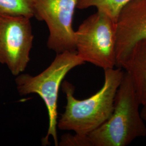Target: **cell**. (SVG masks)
<instances>
[{
  "label": "cell",
  "instance_id": "obj_8",
  "mask_svg": "<svg viewBox=\"0 0 146 146\" xmlns=\"http://www.w3.org/2000/svg\"><path fill=\"white\" fill-rule=\"evenodd\" d=\"M129 74L142 106L146 105V38L135 43L121 64Z\"/></svg>",
  "mask_w": 146,
  "mask_h": 146
},
{
  "label": "cell",
  "instance_id": "obj_4",
  "mask_svg": "<svg viewBox=\"0 0 146 146\" xmlns=\"http://www.w3.org/2000/svg\"><path fill=\"white\" fill-rule=\"evenodd\" d=\"M76 52L84 62L104 70L116 66V27L115 22L97 11L75 31Z\"/></svg>",
  "mask_w": 146,
  "mask_h": 146
},
{
  "label": "cell",
  "instance_id": "obj_12",
  "mask_svg": "<svg viewBox=\"0 0 146 146\" xmlns=\"http://www.w3.org/2000/svg\"><path fill=\"white\" fill-rule=\"evenodd\" d=\"M141 114L143 120H144L146 123V105L142 106V108L141 111Z\"/></svg>",
  "mask_w": 146,
  "mask_h": 146
},
{
  "label": "cell",
  "instance_id": "obj_9",
  "mask_svg": "<svg viewBox=\"0 0 146 146\" xmlns=\"http://www.w3.org/2000/svg\"><path fill=\"white\" fill-rule=\"evenodd\" d=\"M132 0H78L76 8L83 10L94 7L115 22L122 8Z\"/></svg>",
  "mask_w": 146,
  "mask_h": 146
},
{
  "label": "cell",
  "instance_id": "obj_6",
  "mask_svg": "<svg viewBox=\"0 0 146 146\" xmlns=\"http://www.w3.org/2000/svg\"><path fill=\"white\" fill-rule=\"evenodd\" d=\"M78 0H35V17L49 31L47 46L57 54L76 51L73 16Z\"/></svg>",
  "mask_w": 146,
  "mask_h": 146
},
{
  "label": "cell",
  "instance_id": "obj_3",
  "mask_svg": "<svg viewBox=\"0 0 146 146\" xmlns=\"http://www.w3.org/2000/svg\"><path fill=\"white\" fill-rule=\"evenodd\" d=\"M84 61L75 52L67 51L57 54L50 65L36 76L20 74L15 79L17 89L21 95L38 94L46 106L49 126L43 141L47 144L52 136L55 145L58 146L57 135L58 100V92L63 80L67 73L77 66L84 64Z\"/></svg>",
  "mask_w": 146,
  "mask_h": 146
},
{
  "label": "cell",
  "instance_id": "obj_7",
  "mask_svg": "<svg viewBox=\"0 0 146 146\" xmlns=\"http://www.w3.org/2000/svg\"><path fill=\"white\" fill-rule=\"evenodd\" d=\"M116 67L120 68L137 42L146 38V0H132L116 21Z\"/></svg>",
  "mask_w": 146,
  "mask_h": 146
},
{
  "label": "cell",
  "instance_id": "obj_2",
  "mask_svg": "<svg viewBox=\"0 0 146 146\" xmlns=\"http://www.w3.org/2000/svg\"><path fill=\"white\" fill-rule=\"evenodd\" d=\"M140 105L131 77L125 72L110 116L87 135L90 146H128L136 139L146 136Z\"/></svg>",
  "mask_w": 146,
  "mask_h": 146
},
{
  "label": "cell",
  "instance_id": "obj_11",
  "mask_svg": "<svg viewBox=\"0 0 146 146\" xmlns=\"http://www.w3.org/2000/svg\"><path fill=\"white\" fill-rule=\"evenodd\" d=\"M58 146H90L87 136H81L75 134L63 136Z\"/></svg>",
  "mask_w": 146,
  "mask_h": 146
},
{
  "label": "cell",
  "instance_id": "obj_1",
  "mask_svg": "<svg viewBox=\"0 0 146 146\" xmlns=\"http://www.w3.org/2000/svg\"><path fill=\"white\" fill-rule=\"evenodd\" d=\"M121 68L104 70V86L96 94L84 100L74 96L72 84L64 81L63 91L66 94L65 111L58 120L60 130L72 131L75 134L87 136L109 119L114 109L115 95L123 78Z\"/></svg>",
  "mask_w": 146,
  "mask_h": 146
},
{
  "label": "cell",
  "instance_id": "obj_5",
  "mask_svg": "<svg viewBox=\"0 0 146 146\" xmlns=\"http://www.w3.org/2000/svg\"><path fill=\"white\" fill-rule=\"evenodd\" d=\"M29 18L0 13V63L17 76L30 61L34 36Z\"/></svg>",
  "mask_w": 146,
  "mask_h": 146
},
{
  "label": "cell",
  "instance_id": "obj_10",
  "mask_svg": "<svg viewBox=\"0 0 146 146\" xmlns=\"http://www.w3.org/2000/svg\"><path fill=\"white\" fill-rule=\"evenodd\" d=\"M35 0H0V13L31 19L35 16Z\"/></svg>",
  "mask_w": 146,
  "mask_h": 146
}]
</instances>
